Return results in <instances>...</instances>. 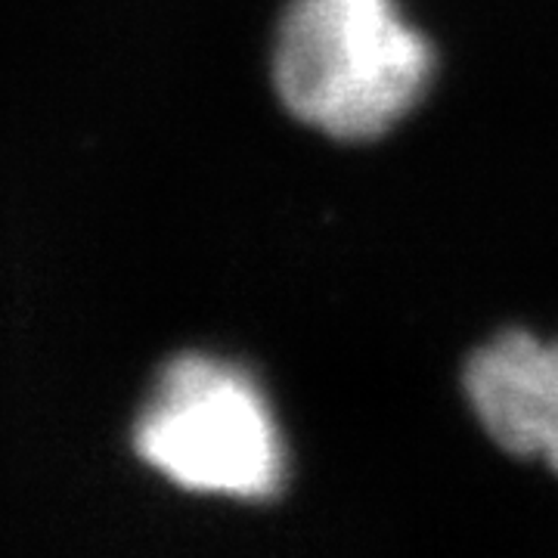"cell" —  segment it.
<instances>
[{
	"instance_id": "obj_1",
	"label": "cell",
	"mask_w": 558,
	"mask_h": 558,
	"mask_svg": "<svg viewBox=\"0 0 558 558\" xmlns=\"http://www.w3.org/2000/svg\"><path fill=\"white\" fill-rule=\"evenodd\" d=\"M432 47L395 0H292L279 22L282 106L336 140H376L422 97Z\"/></svg>"
},
{
	"instance_id": "obj_2",
	"label": "cell",
	"mask_w": 558,
	"mask_h": 558,
	"mask_svg": "<svg viewBox=\"0 0 558 558\" xmlns=\"http://www.w3.org/2000/svg\"><path fill=\"white\" fill-rule=\"evenodd\" d=\"M146 465L196 494L277 497L286 453L258 385L220 360H171L134 432Z\"/></svg>"
},
{
	"instance_id": "obj_3",
	"label": "cell",
	"mask_w": 558,
	"mask_h": 558,
	"mask_svg": "<svg viewBox=\"0 0 558 558\" xmlns=\"http://www.w3.org/2000/svg\"><path fill=\"white\" fill-rule=\"evenodd\" d=\"M465 395L494 444L519 459H543L558 475V341L499 336L469 360Z\"/></svg>"
}]
</instances>
